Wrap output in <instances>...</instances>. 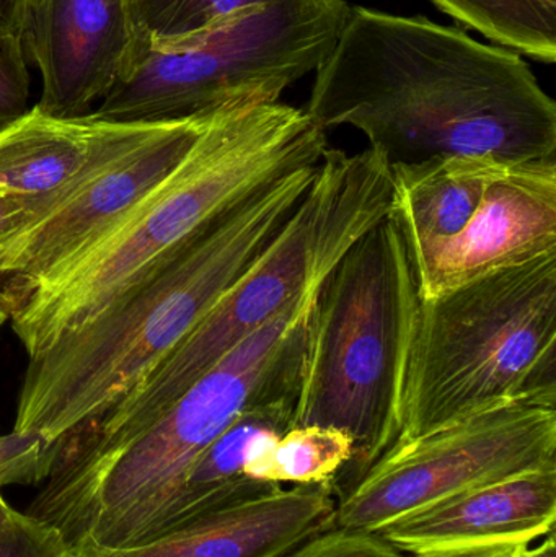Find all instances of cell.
Returning a JSON list of instances; mask_svg holds the SVG:
<instances>
[{
	"instance_id": "6da1fadb",
	"label": "cell",
	"mask_w": 556,
	"mask_h": 557,
	"mask_svg": "<svg viewBox=\"0 0 556 557\" xmlns=\"http://www.w3.org/2000/svg\"><path fill=\"white\" fill-rule=\"evenodd\" d=\"M307 113L351 126L388 165L556 159V103L521 54L456 26L353 7Z\"/></svg>"
},
{
	"instance_id": "7a4b0ae2",
	"label": "cell",
	"mask_w": 556,
	"mask_h": 557,
	"mask_svg": "<svg viewBox=\"0 0 556 557\" xmlns=\"http://www.w3.org/2000/svg\"><path fill=\"white\" fill-rule=\"evenodd\" d=\"M319 163L274 180L202 225L90 323L28 359L13 431L39 435L59 458L263 253L302 201Z\"/></svg>"
},
{
	"instance_id": "3957f363",
	"label": "cell",
	"mask_w": 556,
	"mask_h": 557,
	"mask_svg": "<svg viewBox=\"0 0 556 557\" xmlns=\"http://www.w3.org/2000/svg\"><path fill=\"white\" fill-rule=\"evenodd\" d=\"M319 285L297 295L136 431L64 448L25 513L54 530L65 553L129 546L193 461L242 412L297 401Z\"/></svg>"
},
{
	"instance_id": "277c9868",
	"label": "cell",
	"mask_w": 556,
	"mask_h": 557,
	"mask_svg": "<svg viewBox=\"0 0 556 557\" xmlns=\"http://www.w3.org/2000/svg\"><path fill=\"white\" fill-rule=\"evenodd\" d=\"M306 110L237 101L215 111L175 170L139 206L13 305L28 359L81 330L202 225L274 180L323 159Z\"/></svg>"
},
{
	"instance_id": "5b68a950",
	"label": "cell",
	"mask_w": 556,
	"mask_h": 557,
	"mask_svg": "<svg viewBox=\"0 0 556 557\" xmlns=\"http://www.w3.org/2000/svg\"><path fill=\"white\" fill-rule=\"evenodd\" d=\"M420 301L407 244L388 214L319 285L294 425L351 438V460L330 481L336 500L400 437Z\"/></svg>"
},
{
	"instance_id": "8992f818",
	"label": "cell",
	"mask_w": 556,
	"mask_h": 557,
	"mask_svg": "<svg viewBox=\"0 0 556 557\" xmlns=\"http://www.w3.org/2000/svg\"><path fill=\"white\" fill-rule=\"evenodd\" d=\"M391 196L392 169L378 150L348 156L326 149L302 201L263 253L159 366L71 445L107 444L159 414L228 350L320 284L388 214Z\"/></svg>"
},
{
	"instance_id": "52a82bcc",
	"label": "cell",
	"mask_w": 556,
	"mask_h": 557,
	"mask_svg": "<svg viewBox=\"0 0 556 557\" xmlns=\"http://www.w3.org/2000/svg\"><path fill=\"white\" fill-rule=\"evenodd\" d=\"M511 405L556 408V255L421 298L398 441Z\"/></svg>"
},
{
	"instance_id": "ba28073f",
	"label": "cell",
	"mask_w": 556,
	"mask_h": 557,
	"mask_svg": "<svg viewBox=\"0 0 556 557\" xmlns=\"http://www.w3.org/2000/svg\"><path fill=\"white\" fill-rule=\"evenodd\" d=\"M391 169L388 215L423 300L556 255V159L446 157Z\"/></svg>"
},
{
	"instance_id": "9c48e42d",
	"label": "cell",
	"mask_w": 556,
	"mask_h": 557,
	"mask_svg": "<svg viewBox=\"0 0 556 557\" xmlns=\"http://www.w3.org/2000/svg\"><path fill=\"white\" fill-rule=\"evenodd\" d=\"M351 9L349 0H273L186 38L140 41L121 81L90 114L156 123L237 101H280L325 61Z\"/></svg>"
},
{
	"instance_id": "30bf717a",
	"label": "cell",
	"mask_w": 556,
	"mask_h": 557,
	"mask_svg": "<svg viewBox=\"0 0 556 557\" xmlns=\"http://www.w3.org/2000/svg\"><path fill=\"white\" fill-rule=\"evenodd\" d=\"M215 111L156 123L98 120L84 169L48 193L42 211L0 247V287L10 313L39 282L136 209L185 159Z\"/></svg>"
},
{
	"instance_id": "8fae6325",
	"label": "cell",
	"mask_w": 556,
	"mask_h": 557,
	"mask_svg": "<svg viewBox=\"0 0 556 557\" xmlns=\"http://www.w3.org/2000/svg\"><path fill=\"white\" fill-rule=\"evenodd\" d=\"M556 463V408L511 405L395 442L336 500L333 529L375 533L472 487Z\"/></svg>"
},
{
	"instance_id": "7c38bea8",
	"label": "cell",
	"mask_w": 556,
	"mask_h": 557,
	"mask_svg": "<svg viewBox=\"0 0 556 557\" xmlns=\"http://www.w3.org/2000/svg\"><path fill=\"white\" fill-rule=\"evenodd\" d=\"M23 41L42 77L36 108L77 120L121 81L140 36L133 0H36Z\"/></svg>"
},
{
	"instance_id": "4fadbf2b",
	"label": "cell",
	"mask_w": 556,
	"mask_h": 557,
	"mask_svg": "<svg viewBox=\"0 0 556 557\" xmlns=\"http://www.w3.org/2000/svg\"><path fill=\"white\" fill-rule=\"evenodd\" d=\"M330 483L304 484L198 517L137 545L62 557H284L333 530Z\"/></svg>"
},
{
	"instance_id": "5bb4252c",
	"label": "cell",
	"mask_w": 556,
	"mask_h": 557,
	"mask_svg": "<svg viewBox=\"0 0 556 557\" xmlns=\"http://www.w3.org/2000/svg\"><path fill=\"white\" fill-rule=\"evenodd\" d=\"M556 463L472 487L382 527L375 535L410 555L532 543L555 533Z\"/></svg>"
},
{
	"instance_id": "9a60e30c",
	"label": "cell",
	"mask_w": 556,
	"mask_h": 557,
	"mask_svg": "<svg viewBox=\"0 0 556 557\" xmlns=\"http://www.w3.org/2000/svg\"><path fill=\"white\" fill-rule=\"evenodd\" d=\"M296 399L255 406L242 412L188 468L169 496L153 510L129 546L185 525L198 517L283 490L280 484L244 473L254 448L294 428Z\"/></svg>"
},
{
	"instance_id": "2e32d148",
	"label": "cell",
	"mask_w": 556,
	"mask_h": 557,
	"mask_svg": "<svg viewBox=\"0 0 556 557\" xmlns=\"http://www.w3.org/2000/svg\"><path fill=\"white\" fill-rule=\"evenodd\" d=\"M98 120L49 116L38 108L0 126V191L48 195L71 182L87 163Z\"/></svg>"
},
{
	"instance_id": "e0dca14e",
	"label": "cell",
	"mask_w": 556,
	"mask_h": 557,
	"mask_svg": "<svg viewBox=\"0 0 556 557\" xmlns=\"http://www.w3.org/2000/svg\"><path fill=\"white\" fill-rule=\"evenodd\" d=\"M353 441L338 429L294 425L280 437L261 441L245 461L244 473L268 483H330L351 460Z\"/></svg>"
},
{
	"instance_id": "ac0fdd59",
	"label": "cell",
	"mask_w": 556,
	"mask_h": 557,
	"mask_svg": "<svg viewBox=\"0 0 556 557\" xmlns=\"http://www.w3.org/2000/svg\"><path fill=\"white\" fill-rule=\"evenodd\" d=\"M467 28L535 61H556V0H431Z\"/></svg>"
},
{
	"instance_id": "d6986e66",
	"label": "cell",
	"mask_w": 556,
	"mask_h": 557,
	"mask_svg": "<svg viewBox=\"0 0 556 557\" xmlns=\"http://www.w3.org/2000/svg\"><path fill=\"white\" fill-rule=\"evenodd\" d=\"M273 0H133L140 41L165 42L221 25Z\"/></svg>"
},
{
	"instance_id": "ffe728a7",
	"label": "cell",
	"mask_w": 556,
	"mask_h": 557,
	"mask_svg": "<svg viewBox=\"0 0 556 557\" xmlns=\"http://www.w3.org/2000/svg\"><path fill=\"white\" fill-rule=\"evenodd\" d=\"M58 454L36 434L0 435V490L12 484L42 483Z\"/></svg>"
},
{
	"instance_id": "44dd1931",
	"label": "cell",
	"mask_w": 556,
	"mask_h": 557,
	"mask_svg": "<svg viewBox=\"0 0 556 557\" xmlns=\"http://www.w3.org/2000/svg\"><path fill=\"white\" fill-rule=\"evenodd\" d=\"M23 35L0 28V126L26 113L29 100V74Z\"/></svg>"
},
{
	"instance_id": "7402d4cb",
	"label": "cell",
	"mask_w": 556,
	"mask_h": 557,
	"mask_svg": "<svg viewBox=\"0 0 556 557\" xmlns=\"http://www.w3.org/2000/svg\"><path fill=\"white\" fill-rule=\"evenodd\" d=\"M61 536L28 513L13 509L0 525V557H62Z\"/></svg>"
},
{
	"instance_id": "603a6c76",
	"label": "cell",
	"mask_w": 556,
	"mask_h": 557,
	"mask_svg": "<svg viewBox=\"0 0 556 557\" xmlns=\"http://www.w3.org/2000/svg\"><path fill=\"white\" fill-rule=\"evenodd\" d=\"M284 557H404L375 533L333 529Z\"/></svg>"
},
{
	"instance_id": "cb8c5ba5",
	"label": "cell",
	"mask_w": 556,
	"mask_h": 557,
	"mask_svg": "<svg viewBox=\"0 0 556 557\" xmlns=\"http://www.w3.org/2000/svg\"><path fill=\"white\" fill-rule=\"evenodd\" d=\"M45 196L25 198V196L0 191V247L41 212ZM7 321H10V301L0 287V327Z\"/></svg>"
},
{
	"instance_id": "d4e9b609",
	"label": "cell",
	"mask_w": 556,
	"mask_h": 557,
	"mask_svg": "<svg viewBox=\"0 0 556 557\" xmlns=\"http://www.w3.org/2000/svg\"><path fill=\"white\" fill-rule=\"evenodd\" d=\"M526 545H531V543H498V545L475 546V548L424 553V555H413V557H516L519 549L524 548Z\"/></svg>"
},
{
	"instance_id": "484cf974",
	"label": "cell",
	"mask_w": 556,
	"mask_h": 557,
	"mask_svg": "<svg viewBox=\"0 0 556 557\" xmlns=\"http://www.w3.org/2000/svg\"><path fill=\"white\" fill-rule=\"evenodd\" d=\"M26 0H0V28L25 32Z\"/></svg>"
},
{
	"instance_id": "4316f807",
	"label": "cell",
	"mask_w": 556,
	"mask_h": 557,
	"mask_svg": "<svg viewBox=\"0 0 556 557\" xmlns=\"http://www.w3.org/2000/svg\"><path fill=\"white\" fill-rule=\"evenodd\" d=\"M529 546L531 545H526L524 548L519 549L516 557H556L555 533L547 535V540L538 548H529Z\"/></svg>"
},
{
	"instance_id": "83f0119b",
	"label": "cell",
	"mask_w": 556,
	"mask_h": 557,
	"mask_svg": "<svg viewBox=\"0 0 556 557\" xmlns=\"http://www.w3.org/2000/svg\"><path fill=\"white\" fill-rule=\"evenodd\" d=\"M12 512V507L7 504L5 497L2 496V490H0V525L9 519L10 513Z\"/></svg>"
},
{
	"instance_id": "f1b7e54d",
	"label": "cell",
	"mask_w": 556,
	"mask_h": 557,
	"mask_svg": "<svg viewBox=\"0 0 556 557\" xmlns=\"http://www.w3.org/2000/svg\"><path fill=\"white\" fill-rule=\"evenodd\" d=\"M35 2H36V0H26V12H28L29 7H32L33 3H35Z\"/></svg>"
}]
</instances>
